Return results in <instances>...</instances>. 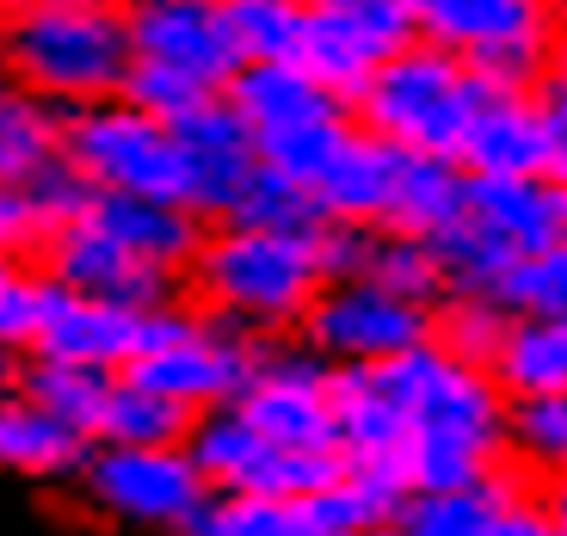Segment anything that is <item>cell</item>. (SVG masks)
Listing matches in <instances>:
<instances>
[{
	"instance_id": "obj_1",
	"label": "cell",
	"mask_w": 567,
	"mask_h": 536,
	"mask_svg": "<svg viewBox=\"0 0 567 536\" xmlns=\"http://www.w3.org/2000/svg\"><path fill=\"white\" fill-rule=\"evenodd\" d=\"M383 382L395 389L401 420H408V444H401L408 487H468V481H494L512 468V401L487 364L451 352L444 339H420L401 358H389Z\"/></svg>"
},
{
	"instance_id": "obj_2",
	"label": "cell",
	"mask_w": 567,
	"mask_h": 536,
	"mask_svg": "<svg viewBox=\"0 0 567 536\" xmlns=\"http://www.w3.org/2000/svg\"><path fill=\"white\" fill-rule=\"evenodd\" d=\"M333 278L327 266V223L315 228H259V223H204V240L179 290L204 315L241 327L254 339H290Z\"/></svg>"
},
{
	"instance_id": "obj_3",
	"label": "cell",
	"mask_w": 567,
	"mask_h": 536,
	"mask_svg": "<svg viewBox=\"0 0 567 536\" xmlns=\"http://www.w3.org/2000/svg\"><path fill=\"white\" fill-rule=\"evenodd\" d=\"M7 74L62 112L112 100L130 81L124 0H56L7 19Z\"/></svg>"
},
{
	"instance_id": "obj_4",
	"label": "cell",
	"mask_w": 567,
	"mask_h": 536,
	"mask_svg": "<svg viewBox=\"0 0 567 536\" xmlns=\"http://www.w3.org/2000/svg\"><path fill=\"white\" fill-rule=\"evenodd\" d=\"M482 81L487 74H475L463 56H451V50H439V43H425V38H408L352 93V117L370 136L395 142L408 155H451L456 161V142H463V124L475 112Z\"/></svg>"
},
{
	"instance_id": "obj_5",
	"label": "cell",
	"mask_w": 567,
	"mask_h": 536,
	"mask_svg": "<svg viewBox=\"0 0 567 536\" xmlns=\"http://www.w3.org/2000/svg\"><path fill=\"white\" fill-rule=\"evenodd\" d=\"M62 161L93 192H130V198H173L185 204V155L179 130L136 105L130 93L93 100L62 124Z\"/></svg>"
},
{
	"instance_id": "obj_6",
	"label": "cell",
	"mask_w": 567,
	"mask_h": 536,
	"mask_svg": "<svg viewBox=\"0 0 567 536\" xmlns=\"http://www.w3.org/2000/svg\"><path fill=\"white\" fill-rule=\"evenodd\" d=\"M74 494L86 499V512L112 524L179 536V524L210 499V481L198 475L185 437L179 444H86Z\"/></svg>"
},
{
	"instance_id": "obj_7",
	"label": "cell",
	"mask_w": 567,
	"mask_h": 536,
	"mask_svg": "<svg viewBox=\"0 0 567 536\" xmlns=\"http://www.w3.org/2000/svg\"><path fill=\"white\" fill-rule=\"evenodd\" d=\"M408 25L487 81H537L561 31L543 0H408Z\"/></svg>"
},
{
	"instance_id": "obj_8",
	"label": "cell",
	"mask_w": 567,
	"mask_h": 536,
	"mask_svg": "<svg viewBox=\"0 0 567 536\" xmlns=\"http://www.w3.org/2000/svg\"><path fill=\"white\" fill-rule=\"evenodd\" d=\"M439 309L432 302H413L389 284L364 278V271H340V278L321 284V297L309 302L297 339L309 352H321L327 364H389L408 346L432 339Z\"/></svg>"
},
{
	"instance_id": "obj_9",
	"label": "cell",
	"mask_w": 567,
	"mask_h": 536,
	"mask_svg": "<svg viewBox=\"0 0 567 536\" xmlns=\"http://www.w3.org/2000/svg\"><path fill=\"white\" fill-rule=\"evenodd\" d=\"M259 346H266V339L216 321V315H204L198 302L185 297L179 327H173L167 339H155V346H142L124 364V377L142 382V389H155V395H167V401H179V408H192V413L228 408V401L241 395Z\"/></svg>"
},
{
	"instance_id": "obj_10",
	"label": "cell",
	"mask_w": 567,
	"mask_h": 536,
	"mask_svg": "<svg viewBox=\"0 0 567 536\" xmlns=\"http://www.w3.org/2000/svg\"><path fill=\"white\" fill-rule=\"evenodd\" d=\"M185 451L198 463V475L210 481V494H290L309 499L327 481L340 475V451H284L266 432L241 420L235 408H204L192 413Z\"/></svg>"
},
{
	"instance_id": "obj_11",
	"label": "cell",
	"mask_w": 567,
	"mask_h": 536,
	"mask_svg": "<svg viewBox=\"0 0 567 536\" xmlns=\"http://www.w3.org/2000/svg\"><path fill=\"white\" fill-rule=\"evenodd\" d=\"M228 408L284 451H340L333 444V364L309 352L297 333L259 346L241 395Z\"/></svg>"
},
{
	"instance_id": "obj_12",
	"label": "cell",
	"mask_w": 567,
	"mask_h": 536,
	"mask_svg": "<svg viewBox=\"0 0 567 536\" xmlns=\"http://www.w3.org/2000/svg\"><path fill=\"white\" fill-rule=\"evenodd\" d=\"M124 25L136 69L192 81L204 93H223L228 74L241 69L228 0H124Z\"/></svg>"
},
{
	"instance_id": "obj_13",
	"label": "cell",
	"mask_w": 567,
	"mask_h": 536,
	"mask_svg": "<svg viewBox=\"0 0 567 536\" xmlns=\"http://www.w3.org/2000/svg\"><path fill=\"white\" fill-rule=\"evenodd\" d=\"M173 130H179V155H185V210H198L204 223H223L241 204L247 179L259 173L254 130L228 105V93H210L204 105L173 117Z\"/></svg>"
},
{
	"instance_id": "obj_14",
	"label": "cell",
	"mask_w": 567,
	"mask_h": 536,
	"mask_svg": "<svg viewBox=\"0 0 567 536\" xmlns=\"http://www.w3.org/2000/svg\"><path fill=\"white\" fill-rule=\"evenodd\" d=\"M38 266L50 271V284L62 290H86V297H112V302H130V309H148L161 297H179V278L155 271L148 259H136L124 240H112L100 223H74L50 228L38 240Z\"/></svg>"
},
{
	"instance_id": "obj_15",
	"label": "cell",
	"mask_w": 567,
	"mask_h": 536,
	"mask_svg": "<svg viewBox=\"0 0 567 536\" xmlns=\"http://www.w3.org/2000/svg\"><path fill=\"white\" fill-rule=\"evenodd\" d=\"M543 155H549V130H543L537 81H482L456 142L463 173H543Z\"/></svg>"
},
{
	"instance_id": "obj_16",
	"label": "cell",
	"mask_w": 567,
	"mask_h": 536,
	"mask_svg": "<svg viewBox=\"0 0 567 536\" xmlns=\"http://www.w3.org/2000/svg\"><path fill=\"white\" fill-rule=\"evenodd\" d=\"M136 333H142V309L50 284L38 339H31V358H62V364L124 370L130 358H136Z\"/></svg>"
},
{
	"instance_id": "obj_17",
	"label": "cell",
	"mask_w": 567,
	"mask_h": 536,
	"mask_svg": "<svg viewBox=\"0 0 567 536\" xmlns=\"http://www.w3.org/2000/svg\"><path fill=\"white\" fill-rule=\"evenodd\" d=\"M463 223H475L512 259L561 240V185L549 173H468Z\"/></svg>"
},
{
	"instance_id": "obj_18",
	"label": "cell",
	"mask_w": 567,
	"mask_h": 536,
	"mask_svg": "<svg viewBox=\"0 0 567 536\" xmlns=\"http://www.w3.org/2000/svg\"><path fill=\"white\" fill-rule=\"evenodd\" d=\"M408 38L413 31L395 25V19H370V13H346V7L309 0V19H302V38H297V62L327 86V93H340V100L352 105V93L370 81V69Z\"/></svg>"
},
{
	"instance_id": "obj_19",
	"label": "cell",
	"mask_w": 567,
	"mask_h": 536,
	"mask_svg": "<svg viewBox=\"0 0 567 536\" xmlns=\"http://www.w3.org/2000/svg\"><path fill=\"white\" fill-rule=\"evenodd\" d=\"M401 161L408 148L370 136L364 124H352V136L340 142V155L321 167V179L309 185L321 223H352V228H383L389 198H395V179H401Z\"/></svg>"
},
{
	"instance_id": "obj_20",
	"label": "cell",
	"mask_w": 567,
	"mask_h": 536,
	"mask_svg": "<svg viewBox=\"0 0 567 536\" xmlns=\"http://www.w3.org/2000/svg\"><path fill=\"white\" fill-rule=\"evenodd\" d=\"M86 223H100L112 240H124L136 259H148L155 271L167 278H185L192 254H198L204 240V216L185 210L173 198H130V192H93L86 198Z\"/></svg>"
},
{
	"instance_id": "obj_21",
	"label": "cell",
	"mask_w": 567,
	"mask_h": 536,
	"mask_svg": "<svg viewBox=\"0 0 567 536\" xmlns=\"http://www.w3.org/2000/svg\"><path fill=\"white\" fill-rule=\"evenodd\" d=\"M333 444L346 463H395L408 444L395 389L383 382V364H333Z\"/></svg>"
},
{
	"instance_id": "obj_22",
	"label": "cell",
	"mask_w": 567,
	"mask_h": 536,
	"mask_svg": "<svg viewBox=\"0 0 567 536\" xmlns=\"http://www.w3.org/2000/svg\"><path fill=\"white\" fill-rule=\"evenodd\" d=\"M81 456H86V437L74 425H62L50 408H38L19 382L0 389V468L7 475L56 487V481H74Z\"/></svg>"
},
{
	"instance_id": "obj_23",
	"label": "cell",
	"mask_w": 567,
	"mask_h": 536,
	"mask_svg": "<svg viewBox=\"0 0 567 536\" xmlns=\"http://www.w3.org/2000/svg\"><path fill=\"white\" fill-rule=\"evenodd\" d=\"M228 105L247 117L254 136H271V130H290L302 117H321L333 105H346L340 93H327L297 56H278V62H241V69L228 74Z\"/></svg>"
},
{
	"instance_id": "obj_24",
	"label": "cell",
	"mask_w": 567,
	"mask_h": 536,
	"mask_svg": "<svg viewBox=\"0 0 567 536\" xmlns=\"http://www.w3.org/2000/svg\"><path fill=\"white\" fill-rule=\"evenodd\" d=\"M487 370L506 389V401L525 395H555L567 389V321H543V315H506Z\"/></svg>"
},
{
	"instance_id": "obj_25",
	"label": "cell",
	"mask_w": 567,
	"mask_h": 536,
	"mask_svg": "<svg viewBox=\"0 0 567 536\" xmlns=\"http://www.w3.org/2000/svg\"><path fill=\"white\" fill-rule=\"evenodd\" d=\"M62 124L69 112L43 93L0 74V185H31L43 167L62 161Z\"/></svg>"
},
{
	"instance_id": "obj_26",
	"label": "cell",
	"mask_w": 567,
	"mask_h": 536,
	"mask_svg": "<svg viewBox=\"0 0 567 536\" xmlns=\"http://www.w3.org/2000/svg\"><path fill=\"white\" fill-rule=\"evenodd\" d=\"M463 192H468L463 161H451V155H408L401 161V179H395V198H389L383 228L439 240L451 223H463Z\"/></svg>"
},
{
	"instance_id": "obj_27",
	"label": "cell",
	"mask_w": 567,
	"mask_h": 536,
	"mask_svg": "<svg viewBox=\"0 0 567 536\" xmlns=\"http://www.w3.org/2000/svg\"><path fill=\"white\" fill-rule=\"evenodd\" d=\"M408 499V475L395 463H340V475L321 494H309V524L321 530H346V524H389Z\"/></svg>"
},
{
	"instance_id": "obj_28",
	"label": "cell",
	"mask_w": 567,
	"mask_h": 536,
	"mask_svg": "<svg viewBox=\"0 0 567 536\" xmlns=\"http://www.w3.org/2000/svg\"><path fill=\"white\" fill-rule=\"evenodd\" d=\"M512 481H518V468L494 481H468V487H408L389 524H395V536H482Z\"/></svg>"
},
{
	"instance_id": "obj_29",
	"label": "cell",
	"mask_w": 567,
	"mask_h": 536,
	"mask_svg": "<svg viewBox=\"0 0 567 536\" xmlns=\"http://www.w3.org/2000/svg\"><path fill=\"white\" fill-rule=\"evenodd\" d=\"M19 389H25L38 408H50L62 425H74V432L93 444V425H100L105 413V395H112L117 370H93V364H62V358H19Z\"/></svg>"
},
{
	"instance_id": "obj_30",
	"label": "cell",
	"mask_w": 567,
	"mask_h": 536,
	"mask_svg": "<svg viewBox=\"0 0 567 536\" xmlns=\"http://www.w3.org/2000/svg\"><path fill=\"white\" fill-rule=\"evenodd\" d=\"M179 536H315L309 506L290 494H210Z\"/></svg>"
},
{
	"instance_id": "obj_31",
	"label": "cell",
	"mask_w": 567,
	"mask_h": 536,
	"mask_svg": "<svg viewBox=\"0 0 567 536\" xmlns=\"http://www.w3.org/2000/svg\"><path fill=\"white\" fill-rule=\"evenodd\" d=\"M185 432H192V408L142 389V382H130L117 370L112 395H105V413L93 425V444H179Z\"/></svg>"
},
{
	"instance_id": "obj_32",
	"label": "cell",
	"mask_w": 567,
	"mask_h": 536,
	"mask_svg": "<svg viewBox=\"0 0 567 536\" xmlns=\"http://www.w3.org/2000/svg\"><path fill=\"white\" fill-rule=\"evenodd\" d=\"M506 451H512V468L530 481L567 475V389L512 401L506 408Z\"/></svg>"
},
{
	"instance_id": "obj_33",
	"label": "cell",
	"mask_w": 567,
	"mask_h": 536,
	"mask_svg": "<svg viewBox=\"0 0 567 536\" xmlns=\"http://www.w3.org/2000/svg\"><path fill=\"white\" fill-rule=\"evenodd\" d=\"M352 105H333V112H321V117H302V124H290V130H271V136H254V148H259V167H271V173H284V179H297V185H315L321 179V167L333 155H340V142L352 136Z\"/></svg>"
},
{
	"instance_id": "obj_34",
	"label": "cell",
	"mask_w": 567,
	"mask_h": 536,
	"mask_svg": "<svg viewBox=\"0 0 567 536\" xmlns=\"http://www.w3.org/2000/svg\"><path fill=\"white\" fill-rule=\"evenodd\" d=\"M499 309L506 315H543V321H567V235L537 247V254L512 259L499 278Z\"/></svg>"
},
{
	"instance_id": "obj_35",
	"label": "cell",
	"mask_w": 567,
	"mask_h": 536,
	"mask_svg": "<svg viewBox=\"0 0 567 536\" xmlns=\"http://www.w3.org/2000/svg\"><path fill=\"white\" fill-rule=\"evenodd\" d=\"M302 19H309V0H228V31H235L241 62L297 56Z\"/></svg>"
},
{
	"instance_id": "obj_36",
	"label": "cell",
	"mask_w": 567,
	"mask_h": 536,
	"mask_svg": "<svg viewBox=\"0 0 567 536\" xmlns=\"http://www.w3.org/2000/svg\"><path fill=\"white\" fill-rule=\"evenodd\" d=\"M43 297H50V271L38 266V254H0V352H31Z\"/></svg>"
},
{
	"instance_id": "obj_37",
	"label": "cell",
	"mask_w": 567,
	"mask_h": 536,
	"mask_svg": "<svg viewBox=\"0 0 567 536\" xmlns=\"http://www.w3.org/2000/svg\"><path fill=\"white\" fill-rule=\"evenodd\" d=\"M228 223H259V228H315L321 223V210H315L309 185L284 179V173L259 167L254 179H247L241 204L228 210Z\"/></svg>"
},
{
	"instance_id": "obj_38",
	"label": "cell",
	"mask_w": 567,
	"mask_h": 536,
	"mask_svg": "<svg viewBox=\"0 0 567 536\" xmlns=\"http://www.w3.org/2000/svg\"><path fill=\"white\" fill-rule=\"evenodd\" d=\"M499 327H506V309H499L494 297H444L439 302V327H432V339H444L451 352L475 358V364H487V352H494Z\"/></svg>"
},
{
	"instance_id": "obj_39",
	"label": "cell",
	"mask_w": 567,
	"mask_h": 536,
	"mask_svg": "<svg viewBox=\"0 0 567 536\" xmlns=\"http://www.w3.org/2000/svg\"><path fill=\"white\" fill-rule=\"evenodd\" d=\"M482 536H561V512L549 506V494H543L530 475H518L499 494V506H494V518H487V530Z\"/></svg>"
},
{
	"instance_id": "obj_40",
	"label": "cell",
	"mask_w": 567,
	"mask_h": 536,
	"mask_svg": "<svg viewBox=\"0 0 567 536\" xmlns=\"http://www.w3.org/2000/svg\"><path fill=\"white\" fill-rule=\"evenodd\" d=\"M25 192V204H31V216H38V228L50 235V228H62V223H74V216L86 210V198H93V185L81 179V173L69 167V161H56V167H43L31 185H19Z\"/></svg>"
},
{
	"instance_id": "obj_41",
	"label": "cell",
	"mask_w": 567,
	"mask_h": 536,
	"mask_svg": "<svg viewBox=\"0 0 567 536\" xmlns=\"http://www.w3.org/2000/svg\"><path fill=\"white\" fill-rule=\"evenodd\" d=\"M38 240H43V228L31 216L25 192L19 185H0V254H38Z\"/></svg>"
},
{
	"instance_id": "obj_42",
	"label": "cell",
	"mask_w": 567,
	"mask_h": 536,
	"mask_svg": "<svg viewBox=\"0 0 567 536\" xmlns=\"http://www.w3.org/2000/svg\"><path fill=\"white\" fill-rule=\"evenodd\" d=\"M543 93V86H537ZM543 130H549V155H543V173L555 185H567V93H543Z\"/></svg>"
},
{
	"instance_id": "obj_43",
	"label": "cell",
	"mask_w": 567,
	"mask_h": 536,
	"mask_svg": "<svg viewBox=\"0 0 567 536\" xmlns=\"http://www.w3.org/2000/svg\"><path fill=\"white\" fill-rule=\"evenodd\" d=\"M537 86H543V93H567V25L555 31V43H549V62H543Z\"/></svg>"
},
{
	"instance_id": "obj_44",
	"label": "cell",
	"mask_w": 567,
	"mask_h": 536,
	"mask_svg": "<svg viewBox=\"0 0 567 536\" xmlns=\"http://www.w3.org/2000/svg\"><path fill=\"white\" fill-rule=\"evenodd\" d=\"M321 7H346V13H370V19H395V25H408V0H321Z\"/></svg>"
},
{
	"instance_id": "obj_45",
	"label": "cell",
	"mask_w": 567,
	"mask_h": 536,
	"mask_svg": "<svg viewBox=\"0 0 567 536\" xmlns=\"http://www.w3.org/2000/svg\"><path fill=\"white\" fill-rule=\"evenodd\" d=\"M321 536H395V524H346V530H321Z\"/></svg>"
},
{
	"instance_id": "obj_46",
	"label": "cell",
	"mask_w": 567,
	"mask_h": 536,
	"mask_svg": "<svg viewBox=\"0 0 567 536\" xmlns=\"http://www.w3.org/2000/svg\"><path fill=\"white\" fill-rule=\"evenodd\" d=\"M38 7H56V0H0V19H19V13H38Z\"/></svg>"
},
{
	"instance_id": "obj_47",
	"label": "cell",
	"mask_w": 567,
	"mask_h": 536,
	"mask_svg": "<svg viewBox=\"0 0 567 536\" xmlns=\"http://www.w3.org/2000/svg\"><path fill=\"white\" fill-rule=\"evenodd\" d=\"M543 494H549V506L555 512H567V475H555V481H537Z\"/></svg>"
},
{
	"instance_id": "obj_48",
	"label": "cell",
	"mask_w": 567,
	"mask_h": 536,
	"mask_svg": "<svg viewBox=\"0 0 567 536\" xmlns=\"http://www.w3.org/2000/svg\"><path fill=\"white\" fill-rule=\"evenodd\" d=\"M13 377H19V358H13V352H0V389H7Z\"/></svg>"
},
{
	"instance_id": "obj_49",
	"label": "cell",
	"mask_w": 567,
	"mask_h": 536,
	"mask_svg": "<svg viewBox=\"0 0 567 536\" xmlns=\"http://www.w3.org/2000/svg\"><path fill=\"white\" fill-rule=\"evenodd\" d=\"M543 7L555 13V25H567V0H543Z\"/></svg>"
},
{
	"instance_id": "obj_50",
	"label": "cell",
	"mask_w": 567,
	"mask_h": 536,
	"mask_svg": "<svg viewBox=\"0 0 567 536\" xmlns=\"http://www.w3.org/2000/svg\"><path fill=\"white\" fill-rule=\"evenodd\" d=\"M0 74H7V19H0Z\"/></svg>"
},
{
	"instance_id": "obj_51",
	"label": "cell",
	"mask_w": 567,
	"mask_h": 536,
	"mask_svg": "<svg viewBox=\"0 0 567 536\" xmlns=\"http://www.w3.org/2000/svg\"><path fill=\"white\" fill-rule=\"evenodd\" d=\"M561 235H567V185H561Z\"/></svg>"
},
{
	"instance_id": "obj_52",
	"label": "cell",
	"mask_w": 567,
	"mask_h": 536,
	"mask_svg": "<svg viewBox=\"0 0 567 536\" xmlns=\"http://www.w3.org/2000/svg\"><path fill=\"white\" fill-rule=\"evenodd\" d=\"M561 536H567V512H561Z\"/></svg>"
}]
</instances>
